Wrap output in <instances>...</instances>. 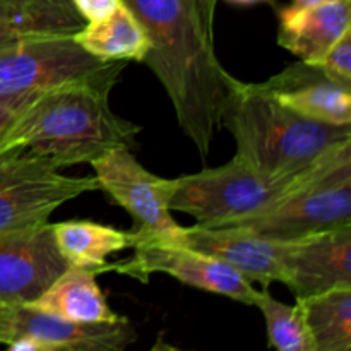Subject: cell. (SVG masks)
<instances>
[{
  "mask_svg": "<svg viewBox=\"0 0 351 351\" xmlns=\"http://www.w3.org/2000/svg\"><path fill=\"white\" fill-rule=\"evenodd\" d=\"M14 305L2 304L0 302V343L9 345L10 343V312Z\"/></svg>",
  "mask_w": 351,
  "mask_h": 351,
  "instance_id": "cell-25",
  "label": "cell"
},
{
  "mask_svg": "<svg viewBox=\"0 0 351 351\" xmlns=\"http://www.w3.org/2000/svg\"><path fill=\"white\" fill-rule=\"evenodd\" d=\"M16 115H17V112H14V110L7 108V106L0 105V141H2V137L5 136V132L9 130L10 123L14 122Z\"/></svg>",
  "mask_w": 351,
  "mask_h": 351,
  "instance_id": "cell-26",
  "label": "cell"
},
{
  "mask_svg": "<svg viewBox=\"0 0 351 351\" xmlns=\"http://www.w3.org/2000/svg\"><path fill=\"white\" fill-rule=\"evenodd\" d=\"M33 336L53 345L57 351H125L136 341L132 322H71L53 315L14 305L10 312V341Z\"/></svg>",
  "mask_w": 351,
  "mask_h": 351,
  "instance_id": "cell-13",
  "label": "cell"
},
{
  "mask_svg": "<svg viewBox=\"0 0 351 351\" xmlns=\"http://www.w3.org/2000/svg\"><path fill=\"white\" fill-rule=\"evenodd\" d=\"M199 5H201L202 14H204L206 19L211 24H215V10H216V2L218 0H197Z\"/></svg>",
  "mask_w": 351,
  "mask_h": 351,
  "instance_id": "cell-27",
  "label": "cell"
},
{
  "mask_svg": "<svg viewBox=\"0 0 351 351\" xmlns=\"http://www.w3.org/2000/svg\"><path fill=\"white\" fill-rule=\"evenodd\" d=\"M65 267L55 245L51 223L0 233L2 304H29Z\"/></svg>",
  "mask_w": 351,
  "mask_h": 351,
  "instance_id": "cell-10",
  "label": "cell"
},
{
  "mask_svg": "<svg viewBox=\"0 0 351 351\" xmlns=\"http://www.w3.org/2000/svg\"><path fill=\"white\" fill-rule=\"evenodd\" d=\"M283 285L297 300L351 288V226L287 242Z\"/></svg>",
  "mask_w": 351,
  "mask_h": 351,
  "instance_id": "cell-12",
  "label": "cell"
},
{
  "mask_svg": "<svg viewBox=\"0 0 351 351\" xmlns=\"http://www.w3.org/2000/svg\"><path fill=\"white\" fill-rule=\"evenodd\" d=\"M5 351H57L53 345L33 336H21L7 345Z\"/></svg>",
  "mask_w": 351,
  "mask_h": 351,
  "instance_id": "cell-24",
  "label": "cell"
},
{
  "mask_svg": "<svg viewBox=\"0 0 351 351\" xmlns=\"http://www.w3.org/2000/svg\"><path fill=\"white\" fill-rule=\"evenodd\" d=\"M143 26L146 64L163 84L182 132L202 158L221 129L233 75L219 62L215 29L197 0H122Z\"/></svg>",
  "mask_w": 351,
  "mask_h": 351,
  "instance_id": "cell-1",
  "label": "cell"
},
{
  "mask_svg": "<svg viewBox=\"0 0 351 351\" xmlns=\"http://www.w3.org/2000/svg\"><path fill=\"white\" fill-rule=\"evenodd\" d=\"M24 307L71 322H113L122 317L108 305L95 273L69 266Z\"/></svg>",
  "mask_w": 351,
  "mask_h": 351,
  "instance_id": "cell-16",
  "label": "cell"
},
{
  "mask_svg": "<svg viewBox=\"0 0 351 351\" xmlns=\"http://www.w3.org/2000/svg\"><path fill=\"white\" fill-rule=\"evenodd\" d=\"M256 307L263 312L267 341L273 351H314L311 331L300 305H288L276 300L267 291L259 290Z\"/></svg>",
  "mask_w": 351,
  "mask_h": 351,
  "instance_id": "cell-20",
  "label": "cell"
},
{
  "mask_svg": "<svg viewBox=\"0 0 351 351\" xmlns=\"http://www.w3.org/2000/svg\"><path fill=\"white\" fill-rule=\"evenodd\" d=\"M221 125L237 144L235 156L271 175L311 168L328 151L351 141V125H329L281 105L259 82L233 77Z\"/></svg>",
  "mask_w": 351,
  "mask_h": 351,
  "instance_id": "cell-3",
  "label": "cell"
},
{
  "mask_svg": "<svg viewBox=\"0 0 351 351\" xmlns=\"http://www.w3.org/2000/svg\"><path fill=\"white\" fill-rule=\"evenodd\" d=\"M319 161L298 173L271 175L242 158L233 156L221 167L173 178V191L168 206L170 211L192 216L197 225H228L273 206L278 199L304 182Z\"/></svg>",
  "mask_w": 351,
  "mask_h": 351,
  "instance_id": "cell-5",
  "label": "cell"
},
{
  "mask_svg": "<svg viewBox=\"0 0 351 351\" xmlns=\"http://www.w3.org/2000/svg\"><path fill=\"white\" fill-rule=\"evenodd\" d=\"M108 271L125 274L141 283H147L153 274L163 273L187 287L221 295L250 307H256L259 297V290L250 281L221 261L177 243H139L134 247L130 259L110 264Z\"/></svg>",
  "mask_w": 351,
  "mask_h": 351,
  "instance_id": "cell-9",
  "label": "cell"
},
{
  "mask_svg": "<svg viewBox=\"0 0 351 351\" xmlns=\"http://www.w3.org/2000/svg\"><path fill=\"white\" fill-rule=\"evenodd\" d=\"M314 351H351V288L297 300Z\"/></svg>",
  "mask_w": 351,
  "mask_h": 351,
  "instance_id": "cell-19",
  "label": "cell"
},
{
  "mask_svg": "<svg viewBox=\"0 0 351 351\" xmlns=\"http://www.w3.org/2000/svg\"><path fill=\"white\" fill-rule=\"evenodd\" d=\"M259 86L302 117L329 125H351V88L331 81L315 65L298 62Z\"/></svg>",
  "mask_w": 351,
  "mask_h": 351,
  "instance_id": "cell-14",
  "label": "cell"
},
{
  "mask_svg": "<svg viewBox=\"0 0 351 351\" xmlns=\"http://www.w3.org/2000/svg\"><path fill=\"white\" fill-rule=\"evenodd\" d=\"M351 29V0L317 5H287L278 10V45L305 64L317 65L329 48Z\"/></svg>",
  "mask_w": 351,
  "mask_h": 351,
  "instance_id": "cell-15",
  "label": "cell"
},
{
  "mask_svg": "<svg viewBox=\"0 0 351 351\" xmlns=\"http://www.w3.org/2000/svg\"><path fill=\"white\" fill-rule=\"evenodd\" d=\"M98 191L95 177L62 175L53 161L26 149L0 154V233L47 223L62 204Z\"/></svg>",
  "mask_w": 351,
  "mask_h": 351,
  "instance_id": "cell-7",
  "label": "cell"
},
{
  "mask_svg": "<svg viewBox=\"0 0 351 351\" xmlns=\"http://www.w3.org/2000/svg\"><path fill=\"white\" fill-rule=\"evenodd\" d=\"M55 245L69 267L91 271L96 276L108 273L110 256L136 247V237L113 226L88 219H71L51 225Z\"/></svg>",
  "mask_w": 351,
  "mask_h": 351,
  "instance_id": "cell-17",
  "label": "cell"
},
{
  "mask_svg": "<svg viewBox=\"0 0 351 351\" xmlns=\"http://www.w3.org/2000/svg\"><path fill=\"white\" fill-rule=\"evenodd\" d=\"M74 10L72 0H0V12H53L67 14Z\"/></svg>",
  "mask_w": 351,
  "mask_h": 351,
  "instance_id": "cell-22",
  "label": "cell"
},
{
  "mask_svg": "<svg viewBox=\"0 0 351 351\" xmlns=\"http://www.w3.org/2000/svg\"><path fill=\"white\" fill-rule=\"evenodd\" d=\"M219 226H240L278 242L351 226V141L332 147L304 182L273 206Z\"/></svg>",
  "mask_w": 351,
  "mask_h": 351,
  "instance_id": "cell-4",
  "label": "cell"
},
{
  "mask_svg": "<svg viewBox=\"0 0 351 351\" xmlns=\"http://www.w3.org/2000/svg\"><path fill=\"white\" fill-rule=\"evenodd\" d=\"M122 0H72V5L77 10L84 23H98L112 16Z\"/></svg>",
  "mask_w": 351,
  "mask_h": 351,
  "instance_id": "cell-23",
  "label": "cell"
},
{
  "mask_svg": "<svg viewBox=\"0 0 351 351\" xmlns=\"http://www.w3.org/2000/svg\"><path fill=\"white\" fill-rule=\"evenodd\" d=\"M110 82H71L43 93L16 115L0 154L26 149L58 168L91 165L115 149H134L143 129L110 106Z\"/></svg>",
  "mask_w": 351,
  "mask_h": 351,
  "instance_id": "cell-2",
  "label": "cell"
},
{
  "mask_svg": "<svg viewBox=\"0 0 351 351\" xmlns=\"http://www.w3.org/2000/svg\"><path fill=\"white\" fill-rule=\"evenodd\" d=\"M226 2L235 3V5H256V3L271 2V0H226Z\"/></svg>",
  "mask_w": 351,
  "mask_h": 351,
  "instance_id": "cell-29",
  "label": "cell"
},
{
  "mask_svg": "<svg viewBox=\"0 0 351 351\" xmlns=\"http://www.w3.org/2000/svg\"><path fill=\"white\" fill-rule=\"evenodd\" d=\"M315 67L331 81L351 88V29L346 31Z\"/></svg>",
  "mask_w": 351,
  "mask_h": 351,
  "instance_id": "cell-21",
  "label": "cell"
},
{
  "mask_svg": "<svg viewBox=\"0 0 351 351\" xmlns=\"http://www.w3.org/2000/svg\"><path fill=\"white\" fill-rule=\"evenodd\" d=\"M98 191L106 192L130 218L136 245L147 242L178 243L184 226L170 211L173 178H161L143 167L132 149H115L91 163Z\"/></svg>",
  "mask_w": 351,
  "mask_h": 351,
  "instance_id": "cell-8",
  "label": "cell"
},
{
  "mask_svg": "<svg viewBox=\"0 0 351 351\" xmlns=\"http://www.w3.org/2000/svg\"><path fill=\"white\" fill-rule=\"evenodd\" d=\"M74 41L105 62H143L151 48L143 26L123 3L106 19L86 23L74 34Z\"/></svg>",
  "mask_w": 351,
  "mask_h": 351,
  "instance_id": "cell-18",
  "label": "cell"
},
{
  "mask_svg": "<svg viewBox=\"0 0 351 351\" xmlns=\"http://www.w3.org/2000/svg\"><path fill=\"white\" fill-rule=\"evenodd\" d=\"M147 351H191V350H182V348H177V346H173V345H170V343H167L165 341L163 338H158L156 341H154V345L151 346L149 350Z\"/></svg>",
  "mask_w": 351,
  "mask_h": 351,
  "instance_id": "cell-28",
  "label": "cell"
},
{
  "mask_svg": "<svg viewBox=\"0 0 351 351\" xmlns=\"http://www.w3.org/2000/svg\"><path fill=\"white\" fill-rule=\"evenodd\" d=\"M125 62H105L74 36H41L0 47V105L19 113L43 93L71 82L120 81Z\"/></svg>",
  "mask_w": 351,
  "mask_h": 351,
  "instance_id": "cell-6",
  "label": "cell"
},
{
  "mask_svg": "<svg viewBox=\"0 0 351 351\" xmlns=\"http://www.w3.org/2000/svg\"><path fill=\"white\" fill-rule=\"evenodd\" d=\"M291 2H293V5L305 7V5H317V3L329 2V0H291Z\"/></svg>",
  "mask_w": 351,
  "mask_h": 351,
  "instance_id": "cell-30",
  "label": "cell"
},
{
  "mask_svg": "<svg viewBox=\"0 0 351 351\" xmlns=\"http://www.w3.org/2000/svg\"><path fill=\"white\" fill-rule=\"evenodd\" d=\"M177 245L221 261L252 285L269 288L274 281L283 283L287 242L264 239L240 226L194 225L184 226Z\"/></svg>",
  "mask_w": 351,
  "mask_h": 351,
  "instance_id": "cell-11",
  "label": "cell"
}]
</instances>
